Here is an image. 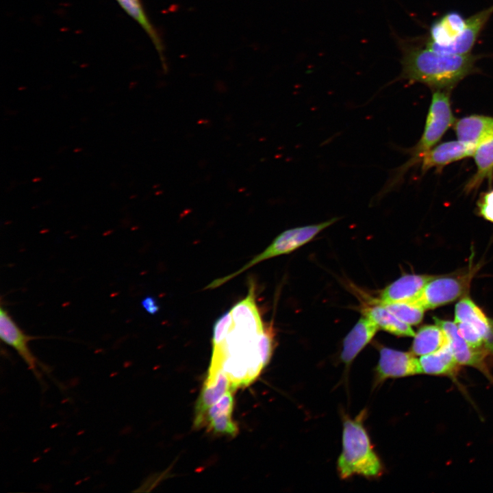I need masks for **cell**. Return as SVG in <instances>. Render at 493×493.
Instances as JSON below:
<instances>
[{
	"label": "cell",
	"instance_id": "6da1fadb",
	"mask_svg": "<svg viewBox=\"0 0 493 493\" xmlns=\"http://www.w3.org/2000/svg\"><path fill=\"white\" fill-rule=\"evenodd\" d=\"M477 57L437 52L428 47H409L404 51L401 78L421 83L433 90L450 91L476 70Z\"/></svg>",
	"mask_w": 493,
	"mask_h": 493
},
{
	"label": "cell",
	"instance_id": "7a4b0ae2",
	"mask_svg": "<svg viewBox=\"0 0 493 493\" xmlns=\"http://www.w3.org/2000/svg\"><path fill=\"white\" fill-rule=\"evenodd\" d=\"M365 413L363 410L355 418L344 421L342 451L337 464L342 479L354 475L374 478L383 472L381 462L363 425Z\"/></svg>",
	"mask_w": 493,
	"mask_h": 493
},
{
	"label": "cell",
	"instance_id": "3957f363",
	"mask_svg": "<svg viewBox=\"0 0 493 493\" xmlns=\"http://www.w3.org/2000/svg\"><path fill=\"white\" fill-rule=\"evenodd\" d=\"M455 121L449 91L433 90L422 134L416 145L411 149L412 157L402 170L420 162L422 156L435 147Z\"/></svg>",
	"mask_w": 493,
	"mask_h": 493
},
{
	"label": "cell",
	"instance_id": "277c9868",
	"mask_svg": "<svg viewBox=\"0 0 493 493\" xmlns=\"http://www.w3.org/2000/svg\"><path fill=\"white\" fill-rule=\"evenodd\" d=\"M338 219V218H333L319 223L294 227L283 231L264 251L254 257L238 270L224 277L215 279L206 288L208 289L215 288L262 261L295 251L311 241L319 233L335 223Z\"/></svg>",
	"mask_w": 493,
	"mask_h": 493
},
{
	"label": "cell",
	"instance_id": "5b68a950",
	"mask_svg": "<svg viewBox=\"0 0 493 493\" xmlns=\"http://www.w3.org/2000/svg\"><path fill=\"white\" fill-rule=\"evenodd\" d=\"M472 273L456 276L434 277L429 281L417 301L425 309H433L457 299L468 289Z\"/></svg>",
	"mask_w": 493,
	"mask_h": 493
},
{
	"label": "cell",
	"instance_id": "8992f818",
	"mask_svg": "<svg viewBox=\"0 0 493 493\" xmlns=\"http://www.w3.org/2000/svg\"><path fill=\"white\" fill-rule=\"evenodd\" d=\"M0 337L2 342L17 352L34 376L41 381L38 368H42V366L29 347V342L36 338L26 334L3 306L0 309Z\"/></svg>",
	"mask_w": 493,
	"mask_h": 493
},
{
	"label": "cell",
	"instance_id": "52a82bcc",
	"mask_svg": "<svg viewBox=\"0 0 493 493\" xmlns=\"http://www.w3.org/2000/svg\"><path fill=\"white\" fill-rule=\"evenodd\" d=\"M378 380L400 378L421 373L418 359L412 352L383 347L376 368Z\"/></svg>",
	"mask_w": 493,
	"mask_h": 493
},
{
	"label": "cell",
	"instance_id": "ba28073f",
	"mask_svg": "<svg viewBox=\"0 0 493 493\" xmlns=\"http://www.w3.org/2000/svg\"><path fill=\"white\" fill-rule=\"evenodd\" d=\"M436 325L445 332L449 346L457 362L461 366H468L481 370L490 377L485 365V349H477L470 346L461 336L457 324L454 322L433 318Z\"/></svg>",
	"mask_w": 493,
	"mask_h": 493
},
{
	"label": "cell",
	"instance_id": "9c48e42d",
	"mask_svg": "<svg viewBox=\"0 0 493 493\" xmlns=\"http://www.w3.org/2000/svg\"><path fill=\"white\" fill-rule=\"evenodd\" d=\"M493 14V5L466 18L462 33L451 44L446 46L427 47L437 52L464 55L470 53L479 34Z\"/></svg>",
	"mask_w": 493,
	"mask_h": 493
},
{
	"label": "cell",
	"instance_id": "30bf717a",
	"mask_svg": "<svg viewBox=\"0 0 493 493\" xmlns=\"http://www.w3.org/2000/svg\"><path fill=\"white\" fill-rule=\"evenodd\" d=\"M475 147L459 140L441 143L426 152L420 158L423 172L431 168L442 169L446 165L472 156Z\"/></svg>",
	"mask_w": 493,
	"mask_h": 493
},
{
	"label": "cell",
	"instance_id": "8fae6325",
	"mask_svg": "<svg viewBox=\"0 0 493 493\" xmlns=\"http://www.w3.org/2000/svg\"><path fill=\"white\" fill-rule=\"evenodd\" d=\"M435 276L405 275L386 286L380 294L383 303L412 301L420 294L427 283Z\"/></svg>",
	"mask_w": 493,
	"mask_h": 493
},
{
	"label": "cell",
	"instance_id": "7c38bea8",
	"mask_svg": "<svg viewBox=\"0 0 493 493\" xmlns=\"http://www.w3.org/2000/svg\"><path fill=\"white\" fill-rule=\"evenodd\" d=\"M377 325L366 315H363L343 341L342 350L340 355L342 361L349 366L371 341L377 331Z\"/></svg>",
	"mask_w": 493,
	"mask_h": 493
},
{
	"label": "cell",
	"instance_id": "4fadbf2b",
	"mask_svg": "<svg viewBox=\"0 0 493 493\" xmlns=\"http://www.w3.org/2000/svg\"><path fill=\"white\" fill-rule=\"evenodd\" d=\"M454 129L458 140L476 147L493 134V117L472 114L455 121Z\"/></svg>",
	"mask_w": 493,
	"mask_h": 493
},
{
	"label": "cell",
	"instance_id": "5bb4252c",
	"mask_svg": "<svg viewBox=\"0 0 493 493\" xmlns=\"http://www.w3.org/2000/svg\"><path fill=\"white\" fill-rule=\"evenodd\" d=\"M466 18L457 12H449L435 21L429 29L427 47L446 46L453 42L464 31Z\"/></svg>",
	"mask_w": 493,
	"mask_h": 493
},
{
	"label": "cell",
	"instance_id": "9a60e30c",
	"mask_svg": "<svg viewBox=\"0 0 493 493\" xmlns=\"http://www.w3.org/2000/svg\"><path fill=\"white\" fill-rule=\"evenodd\" d=\"M474 157L477 172L465 186L467 192L479 188L487 179L490 184L493 179V134L481 141L475 148Z\"/></svg>",
	"mask_w": 493,
	"mask_h": 493
},
{
	"label": "cell",
	"instance_id": "2e32d148",
	"mask_svg": "<svg viewBox=\"0 0 493 493\" xmlns=\"http://www.w3.org/2000/svg\"><path fill=\"white\" fill-rule=\"evenodd\" d=\"M421 373L455 377L459 364L454 357L449 344L440 350L418 359Z\"/></svg>",
	"mask_w": 493,
	"mask_h": 493
},
{
	"label": "cell",
	"instance_id": "e0dca14e",
	"mask_svg": "<svg viewBox=\"0 0 493 493\" xmlns=\"http://www.w3.org/2000/svg\"><path fill=\"white\" fill-rule=\"evenodd\" d=\"M364 315L372 320L379 329L391 334L403 337H414L415 335L410 325L401 320L379 302L367 308Z\"/></svg>",
	"mask_w": 493,
	"mask_h": 493
},
{
	"label": "cell",
	"instance_id": "ac0fdd59",
	"mask_svg": "<svg viewBox=\"0 0 493 493\" xmlns=\"http://www.w3.org/2000/svg\"><path fill=\"white\" fill-rule=\"evenodd\" d=\"M414 338L412 353L418 356L434 353L448 344L445 332L436 324L422 327Z\"/></svg>",
	"mask_w": 493,
	"mask_h": 493
},
{
	"label": "cell",
	"instance_id": "d6986e66",
	"mask_svg": "<svg viewBox=\"0 0 493 493\" xmlns=\"http://www.w3.org/2000/svg\"><path fill=\"white\" fill-rule=\"evenodd\" d=\"M230 390L232 391L230 380L222 368L218 370L212 382L204 383L197 404L195 418L201 416L207 408L215 404Z\"/></svg>",
	"mask_w": 493,
	"mask_h": 493
},
{
	"label": "cell",
	"instance_id": "ffe728a7",
	"mask_svg": "<svg viewBox=\"0 0 493 493\" xmlns=\"http://www.w3.org/2000/svg\"><path fill=\"white\" fill-rule=\"evenodd\" d=\"M490 320L469 297H464L455 305V323L471 324L482 338L490 327Z\"/></svg>",
	"mask_w": 493,
	"mask_h": 493
},
{
	"label": "cell",
	"instance_id": "44dd1931",
	"mask_svg": "<svg viewBox=\"0 0 493 493\" xmlns=\"http://www.w3.org/2000/svg\"><path fill=\"white\" fill-rule=\"evenodd\" d=\"M123 10L134 18L149 35L160 54L161 60L164 61L163 45L161 40L149 20L140 0H116Z\"/></svg>",
	"mask_w": 493,
	"mask_h": 493
},
{
	"label": "cell",
	"instance_id": "7402d4cb",
	"mask_svg": "<svg viewBox=\"0 0 493 493\" xmlns=\"http://www.w3.org/2000/svg\"><path fill=\"white\" fill-rule=\"evenodd\" d=\"M381 303L401 320L410 325L419 324L424 316L425 309L416 301Z\"/></svg>",
	"mask_w": 493,
	"mask_h": 493
},
{
	"label": "cell",
	"instance_id": "603a6c76",
	"mask_svg": "<svg viewBox=\"0 0 493 493\" xmlns=\"http://www.w3.org/2000/svg\"><path fill=\"white\" fill-rule=\"evenodd\" d=\"M234 405L231 390L227 392L218 401L210 406L204 414L194 420V425L197 427L207 425V422L219 416L231 414Z\"/></svg>",
	"mask_w": 493,
	"mask_h": 493
},
{
	"label": "cell",
	"instance_id": "cb8c5ba5",
	"mask_svg": "<svg viewBox=\"0 0 493 493\" xmlns=\"http://www.w3.org/2000/svg\"><path fill=\"white\" fill-rule=\"evenodd\" d=\"M207 425L214 433L235 435L238 432V427L231 419V414L216 417L210 420Z\"/></svg>",
	"mask_w": 493,
	"mask_h": 493
},
{
	"label": "cell",
	"instance_id": "d4e9b609",
	"mask_svg": "<svg viewBox=\"0 0 493 493\" xmlns=\"http://www.w3.org/2000/svg\"><path fill=\"white\" fill-rule=\"evenodd\" d=\"M456 324L459 334L470 346L477 349H483V342L482 336L473 325L468 323H459Z\"/></svg>",
	"mask_w": 493,
	"mask_h": 493
},
{
	"label": "cell",
	"instance_id": "484cf974",
	"mask_svg": "<svg viewBox=\"0 0 493 493\" xmlns=\"http://www.w3.org/2000/svg\"><path fill=\"white\" fill-rule=\"evenodd\" d=\"M479 214L493 223V189L482 193L477 203Z\"/></svg>",
	"mask_w": 493,
	"mask_h": 493
},
{
	"label": "cell",
	"instance_id": "4316f807",
	"mask_svg": "<svg viewBox=\"0 0 493 493\" xmlns=\"http://www.w3.org/2000/svg\"><path fill=\"white\" fill-rule=\"evenodd\" d=\"M483 347L488 353L493 355V320H490V327L483 337Z\"/></svg>",
	"mask_w": 493,
	"mask_h": 493
},
{
	"label": "cell",
	"instance_id": "83f0119b",
	"mask_svg": "<svg viewBox=\"0 0 493 493\" xmlns=\"http://www.w3.org/2000/svg\"><path fill=\"white\" fill-rule=\"evenodd\" d=\"M142 305L149 314H155L158 311L159 306L151 296H147L142 301Z\"/></svg>",
	"mask_w": 493,
	"mask_h": 493
}]
</instances>
